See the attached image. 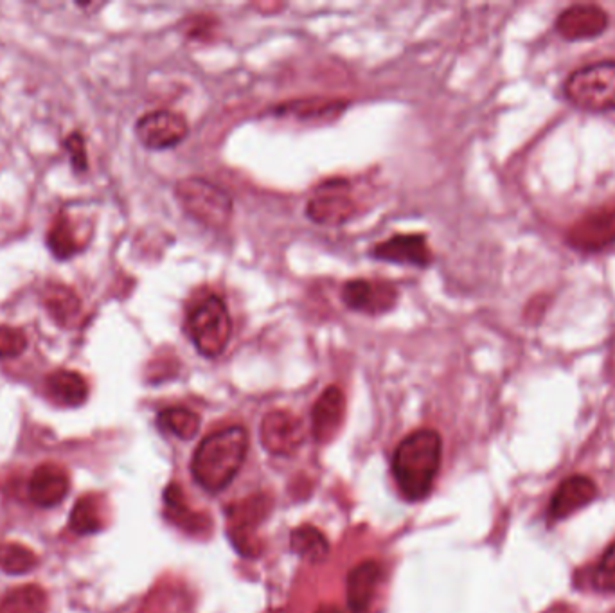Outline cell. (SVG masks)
<instances>
[{
	"instance_id": "6da1fadb",
	"label": "cell",
	"mask_w": 615,
	"mask_h": 613,
	"mask_svg": "<svg viewBox=\"0 0 615 613\" xmlns=\"http://www.w3.org/2000/svg\"><path fill=\"white\" fill-rule=\"evenodd\" d=\"M443 441L436 430L423 428L405 437L393 457V475L403 497L418 502L428 497L441 466Z\"/></svg>"
},
{
	"instance_id": "7a4b0ae2",
	"label": "cell",
	"mask_w": 615,
	"mask_h": 613,
	"mask_svg": "<svg viewBox=\"0 0 615 613\" xmlns=\"http://www.w3.org/2000/svg\"><path fill=\"white\" fill-rule=\"evenodd\" d=\"M249 450V436L243 427L216 430L198 445L191 461V473L202 488L216 493L238 475Z\"/></svg>"
},
{
	"instance_id": "3957f363",
	"label": "cell",
	"mask_w": 615,
	"mask_h": 613,
	"mask_svg": "<svg viewBox=\"0 0 615 613\" xmlns=\"http://www.w3.org/2000/svg\"><path fill=\"white\" fill-rule=\"evenodd\" d=\"M188 333L198 353L218 358L231 340L232 320L227 304L218 295H205L188 313Z\"/></svg>"
},
{
	"instance_id": "277c9868",
	"label": "cell",
	"mask_w": 615,
	"mask_h": 613,
	"mask_svg": "<svg viewBox=\"0 0 615 613\" xmlns=\"http://www.w3.org/2000/svg\"><path fill=\"white\" fill-rule=\"evenodd\" d=\"M175 195L184 211L204 227L222 231L231 222L234 213L231 195L205 178L180 180L175 187Z\"/></svg>"
},
{
	"instance_id": "5b68a950",
	"label": "cell",
	"mask_w": 615,
	"mask_h": 613,
	"mask_svg": "<svg viewBox=\"0 0 615 613\" xmlns=\"http://www.w3.org/2000/svg\"><path fill=\"white\" fill-rule=\"evenodd\" d=\"M565 96L589 112L615 110V62H598L571 74Z\"/></svg>"
},
{
	"instance_id": "8992f818",
	"label": "cell",
	"mask_w": 615,
	"mask_h": 613,
	"mask_svg": "<svg viewBox=\"0 0 615 613\" xmlns=\"http://www.w3.org/2000/svg\"><path fill=\"white\" fill-rule=\"evenodd\" d=\"M189 134L186 117L171 110H155L141 117L135 135L150 150H168L182 143Z\"/></svg>"
},
{
	"instance_id": "52a82bcc",
	"label": "cell",
	"mask_w": 615,
	"mask_h": 613,
	"mask_svg": "<svg viewBox=\"0 0 615 613\" xmlns=\"http://www.w3.org/2000/svg\"><path fill=\"white\" fill-rule=\"evenodd\" d=\"M261 443L270 454L292 455L306 439V428L301 418L288 410H272L261 423Z\"/></svg>"
},
{
	"instance_id": "ba28073f",
	"label": "cell",
	"mask_w": 615,
	"mask_h": 613,
	"mask_svg": "<svg viewBox=\"0 0 615 613\" xmlns=\"http://www.w3.org/2000/svg\"><path fill=\"white\" fill-rule=\"evenodd\" d=\"M342 301L349 310L367 315H382L396 306L398 288L385 281L351 279L342 286Z\"/></svg>"
},
{
	"instance_id": "9c48e42d",
	"label": "cell",
	"mask_w": 615,
	"mask_h": 613,
	"mask_svg": "<svg viewBox=\"0 0 615 613\" xmlns=\"http://www.w3.org/2000/svg\"><path fill=\"white\" fill-rule=\"evenodd\" d=\"M346 191L348 187L344 186L340 180H333L331 186L330 184L322 186L319 193L306 204L308 218L312 222L328 225V227L349 222L357 213V205Z\"/></svg>"
},
{
	"instance_id": "30bf717a",
	"label": "cell",
	"mask_w": 615,
	"mask_h": 613,
	"mask_svg": "<svg viewBox=\"0 0 615 613\" xmlns=\"http://www.w3.org/2000/svg\"><path fill=\"white\" fill-rule=\"evenodd\" d=\"M615 241V204L599 207L572 227L567 243L572 249L598 252Z\"/></svg>"
},
{
	"instance_id": "8fae6325",
	"label": "cell",
	"mask_w": 615,
	"mask_h": 613,
	"mask_svg": "<svg viewBox=\"0 0 615 613\" xmlns=\"http://www.w3.org/2000/svg\"><path fill=\"white\" fill-rule=\"evenodd\" d=\"M371 256L378 261L394 265H410L425 268L432 263V250L428 247L425 234H394L371 250Z\"/></svg>"
},
{
	"instance_id": "7c38bea8",
	"label": "cell",
	"mask_w": 615,
	"mask_h": 613,
	"mask_svg": "<svg viewBox=\"0 0 615 613\" xmlns=\"http://www.w3.org/2000/svg\"><path fill=\"white\" fill-rule=\"evenodd\" d=\"M608 15L594 4H576L565 9L556 20L558 33L571 42L596 38L607 31Z\"/></svg>"
},
{
	"instance_id": "4fadbf2b",
	"label": "cell",
	"mask_w": 615,
	"mask_h": 613,
	"mask_svg": "<svg viewBox=\"0 0 615 613\" xmlns=\"http://www.w3.org/2000/svg\"><path fill=\"white\" fill-rule=\"evenodd\" d=\"M598 497V486L585 475H572L563 480L551 498L549 513L554 520H565L589 506Z\"/></svg>"
},
{
	"instance_id": "5bb4252c",
	"label": "cell",
	"mask_w": 615,
	"mask_h": 613,
	"mask_svg": "<svg viewBox=\"0 0 615 613\" xmlns=\"http://www.w3.org/2000/svg\"><path fill=\"white\" fill-rule=\"evenodd\" d=\"M346 416V396L337 385H331L322 392L321 398L313 405L312 432L317 443H328L339 432Z\"/></svg>"
},
{
	"instance_id": "9a60e30c",
	"label": "cell",
	"mask_w": 615,
	"mask_h": 613,
	"mask_svg": "<svg viewBox=\"0 0 615 613\" xmlns=\"http://www.w3.org/2000/svg\"><path fill=\"white\" fill-rule=\"evenodd\" d=\"M71 480L67 471L56 464H42L29 480V497L36 506L53 507L67 497Z\"/></svg>"
},
{
	"instance_id": "2e32d148",
	"label": "cell",
	"mask_w": 615,
	"mask_h": 613,
	"mask_svg": "<svg viewBox=\"0 0 615 613\" xmlns=\"http://www.w3.org/2000/svg\"><path fill=\"white\" fill-rule=\"evenodd\" d=\"M382 579V567L376 561H364L349 572L348 606L353 613H366L375 599Z\"/></svg>"
},
{
	"instance_id": "e0dca14e",
	"label": "cell",
	"mask_w": 615,
	"mask_h": 613,
	"mask_svg": "<svg viewBox=\"0 0 615 613\" xmlns=\"http://www.w3.org/2000/svg\"><path fill=\"white\" fill-rule=\"evenodd\" d=\"M45 389L47 394L63 407H80L89 396V385L85 378L80 373L67 369L49 374L45 380Z\"/></svg>"
},
{
	"instance_id": "ac0fdd59",
	"label": "cell",
	"mask_w": 615,
	"mask_h": 613,
	"mask_svg": "<svg viewBox=\"0 0 615 613\" xmlns=\"http://www.w3.org/2000/svg\"><path fill=\"white\" fill-rule=\"evenodd\" d=\"M290 545L295 554H299L304 560L319 563L326 558V554L330 551V545L326 536L315 529L313 525H303L299 529H295L290 536Z\"/></svg>"
},
{
	"instance_id": "d6986e66",
	"label": "cell",
	"mask_w": 615,
	"mask_h": 613,
	"mask_svg": "<svg viewBox=\"0 0 615 613\" xmlns=\"http://www.w3.org/2000/svg\"><path fill=\"white\" fill-rule=\"evenodd\" d=\"M159 427L164 432H168L171 436L179 437V439H193L197 436L198 428H200V418L197 412L184 409V407H171V409L162 410L157 418Z\"/></svg>"
},
{
	"instance_id": "ffe728a7",
	"label": "cell",
	"mask_w": 615,
	"mask_h": 613,
	"mask_svg": "<svg viewBox=\"0 0 615 613\" xmlns=\"http://www.w3.org/2000/svg\"><path fill=\"white\" fill-rule=\"evenodd\" d=\"M45 306L49 313L53 315V319L56 322H60L62 326L71 324V320L78 315L80 311V299L78 295L72 292L71 288L67 286L56 285L51 286L47 292H45Z\"/></svg>"
},
{
	"instance_id": "44dd1931",
	"label": "cell",
	"mask_w": 615,
	"mask_h": 613,
	"mask_svg": "<svg viewBox=\"0 0 615 613\" xmlns=\"http://www.w3.org/2000/svg\"><path fill=\"white\" fill-rule=\"evenodd\" d=\"M47 597L40 587H22L8 594L0 613H44Z\"/></svg>"
},
{
	"instance_id": "7402d4cb",
	"label": "cell",
	"mask_w": 615,
	"mask_h": 613,
	"mask_svg": "<svg viewBox=\"0 0 615 613\" xmlns=\"http://www.w3.org/2000/svg\"><path fill=\"white\" fill-rule=\"evenodd\" d=\"M38 563L35 552L20 543H6L0 547V569L8 574H26Z\"/></svg>"
},
{
	"instance_id": "603a6c76",
	"label": "cell",
	"mask_w": 615,
	"mask_h": 613,
	"mask_svg": "<svg viewBox=\"0 0 615 613\" xmlns=\"http://www.w3.org/2000/svg\"><path fill=\"white\" fill-rule=\"evenodd\" d=\"M47 245H49V250H51L58 259H69L72 258L74 254H78L80 243L76 240L71 223H69L67 218H63L62 216V218H58V220L53 223L51 231L47 234Z\"/></svg>"
},
{
	"instance_id": "cb8c5ba5",
	"label": "cell",
	"mask_w": 615,
	"mask_h": 613,
	"mask_svg": "<svg viewBox=\"0 0 615 613\" xmlns=\"http://www.w3.org/2000/svg\"><path fill=\"white\" fill-rule=\"evenodd\" d=\"M71 529L78 534L98 533L101 529V511L96 498L83 497L76 502L71 513Z\"/></svg>"
},
{
	"instance_id": "d4e9b609",
	"label": "cell",
	"mask_w": 615,
	"mask_h": 613,
	"mask_svg": "<svg viewBox=\"0 0 615 613\" xmlns=\"http://www.w3.org/2000/svg\"><path fill=\"white\" fill-rule=\"evenodd\" d=\"M348 107L344 101L335 99H308V101H295L288 103L281 108L283 112H292L301 119H312V117L337 116L340 110Z\"/></svg>"
},
{
	"instance_id": "484cf974",
	"label": "cell",
	"mask_w": 615,
	"mask_h": 613,
	"mask_svg": "<svg viewBox=\"0 0 615 613\" xmlns=\"http://www.w3.org/2000/svg\"><path fill=\"white\" fill-rule=\"evenodd\" d=\"M592 587L599 594L615 596V542L603 552L592 570Z\"/></svg>"
},
{
	"instance_id": "4316f807",
	"label": "cell",
	"mask_w": 615,
	"mask_h": 613,
	"mask_svg": "<svg viewBox=\"0 0 615 613\" xmlns=\"http://www.w3.org/2000/svg\"><path fill=\"white\" fill-rule=\"evenodd\" d=\"M27 347V338L18 328L0 326V358L20 356Z\"/></svg>"
},
{
	"instance_id": "83f0119b",
	"label": "cell",
	"mask_w": 615,
	"mask_h": 613,
	"mask_svg": "<svg viewBox=\"0 0 615 613\" xmlns=\"http://www.w3.org/2000/svg\"><path fill=\"white\" fill-rule=\"evenodd\" d=\"M65 148L71 153L72 166L76 171H85L87 169V150H85V141L80 134H72L65 139Z\"/></svg>"
},
{
	"instance_id": "f1b7e54d",
	"label": "cell",
	"mask_w": 615,
	"mask_h": 613,
	"mask_svg": "<svg viewBox=\"0 0 615 613\" xmlns=\"http://www.w3.org/2000/svg\"><path fill=\"white\" fill-rule=\"evenodd\" d=\"M317 613H340L339 610H335V608H330V606H328V608H322V610H319V612Z\"/></svg>"
}]
</instances>
